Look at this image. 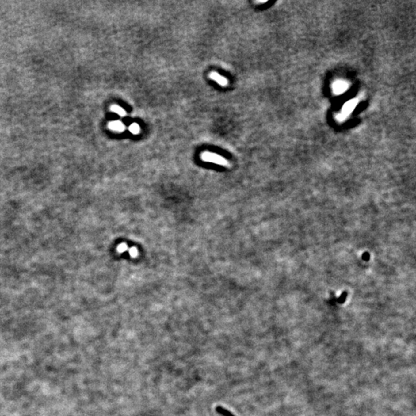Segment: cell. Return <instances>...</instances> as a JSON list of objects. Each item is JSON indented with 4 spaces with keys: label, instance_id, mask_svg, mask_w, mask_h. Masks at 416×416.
<instances>
[{
    "label": "cell",
    "instance_id": "3",
    "mask_svg": "<svg viewBox=\"0 0 416 416\" xmlns=\"http://www.w3.org/2000/svg\"><path fill=\"white\" fill-rule=\"evenodd\" d=\"M108 127H109V128L111 130L115 132H118V133H122V132H124V130H125V125H124L121 121L119 120L109 122Z\"/></svg>",
    "mask_w": 416,
    "mask_h": 416
},
{
    "label": "cell",
    "instance_id": "9",
    "mask_svg": "<svg viewBox=\"0 0 416 416\" xmlns=\"http://www.w3.org/2000/svg\"><path fill=\"white\" fill-rule=\"evenodd\" d=\"M128 249H129L128 245H127V244H126V243H122V244H119L116 247L117 252L120 254H122L124 253V252L127 251V250H128Z\"/></svg>",
    "mask_w": 416,
    "mask_h": 416
},
{
    "label": "cell",
    "instance_id": "8",
    "mask_svg": "<svg viewBox=\"0 0 416 416\" xmlns=\"http://www.w3.org/2000/svg\"><path fill=\"white\" fill-rule=\"evenodd\" d=\"M129 130H130L133 134H138V133L140 132V127H139V126L136 123H134V124H131V125L130 126Z\"/></svg>",
    "mask_w": 416,
    "mask_h": 416
},
{
    "label": "cell",
    "instance_id": "10",
    "mask_svg": "<svg viewBox=\"0 0 416 416\" xmlns=\"http://www.w3.org/2000/svg\"><path fill=\"white\" fill-rule=\"evenodd\" d=\"M129 254H130V257L133 258H137L138 255H139V251H138L137 248L136 247H132L128 249Z\"/></svg>",
    "mask_w": 416,
    "mask_h": 416
},
{
    "label": "cell",
    "instance_id": "7",
    "mask_svg": "<svg viewBox=\"0 0 416 416\" xmlns=\"http://www.w3.org/2000/svg\"><path fill=\"white\" fill-rule=\"evenodd\" d=\"M216 411H217L219 414H220L223 416H234L231 411H229L228 410L223 408L222 406H217Z\"/></svg>",
    "mask_w": 416,
    "mask_h": 416
},
{
    "label": "cell",
    "instance_id": "4",
    "mask_svg": "<svg viewBox=\"0 0 416 416\" xmlns=\"http://www.w3.org/2000/svg\"><path fill=\"white\" fill-rule=\"evenodd\" d=\"M355 106H356V102L354 101V100H351V101H350L349 103H346V104H345V106H344L343 110H342V115H341V117L345 116H347L348 114H349L350 113H351V111L353 110V109L355 107Z\"/></svg>",
    "mask_w": 416,
    "mask_h": 416
},
{
    "label": "cell",
    "instance_id": "1",
    "mask_svg": "<svg viewBox=\"0 0 416 416\" xmlns=\"http://www.w3.org/2000/svg\"><path fill=\"white\" fill-rule=\"evenodd\" d=\"M201 158L205 162H209V163H215V164L221 165L223 166H227V167L231 166L227 160L223 158L221 156L215 154V153L205 151V152L202 153V154H201Z\"/></svg>",
    "mask_w": 416,
    "mask_h": 416
},
{
    "label": "cell",
    "instance_id": "5",
    "mask_svg": "<svg viewBox=\"0 0 416 416\" xmlns=\"http://www.w3.org/2000/svg\"><path fill=\"white\" fill-rule=\"evenodd\" d=\"M333 88H334V91L335 94H342L344 91L346 90V89L348 88V85H347V83L345 82H343V81H338V82L334 83Z\"/></svg>",
    "mask_w": 416,
    "mask_h": 416
},
{
    "label": "cell",
    "instance_id": "6",
    "mask_svg": "<svg viewBox=\"0 0 416 416\" xmlns=\"http://www.w3.org/2000/svg\"><path fill=\"white\" fill-rule=\"evenodd\" d=\"M110 109L112 112L118 114V115L120 116H125L127 115V112L125 111V109H124V108L120 107V106H117V105H113L110 107Z\"/></svg>",
    "mask_w": 416,
    "mask_h": 416
},
{
    "label": "cell",
    "instance_id": "2",
    "mask_svg": "<svg viewBox=\"0 0 416 416\" xmlns=\"http://www.w3.org/2000/svg\"><path fill=\"white\" fill-rule=\"evenodd\" d=\"M209 77L211 78V79L214 80L215 82H217V83L220 84V86H227L228 84V80L223 76H220L219 73H217V72H211V73L209 74Z\"/></svg>",
    "mask_w": 416,
    "mask_h": 416
}]
</instances>
